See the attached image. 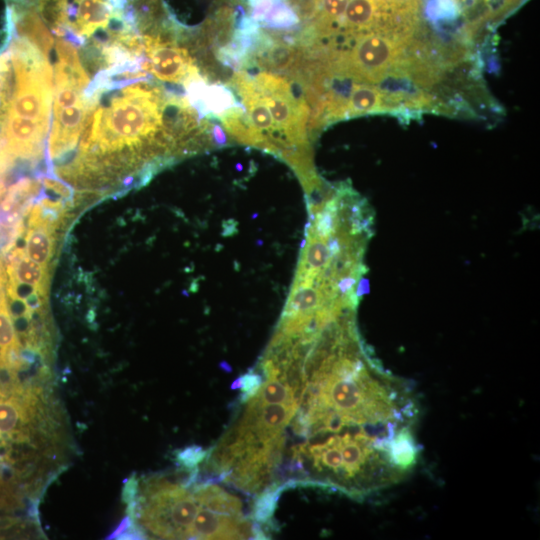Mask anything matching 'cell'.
Wrapping results in <instances>:
<instances>
[{"mask_svg": "<svg viewBox=\"0 0 540 540\" xmlns=\"http://www.w3.org/2000/svg\"><path fill=\"white\" fill-rule=\"evenodd\" d=\"M277 362L294 408L271 453L276 478L360 498L415 467L418 401L370 357L359 333L318 340Z\"/></svg>", "mask_w": 540, "mask_h": 540, "instance_id": "cell-1", "label": "cell"}, {"mask_svg": "<svg viewBox=\"0 0 540 540\" xmlns=\"http://www.w3.org/2000/svg\"><path fill=\"white\" fill-rule=\"evenodd\" d=\"M156 477L145 482L135 510L138 521L151 535L166 539H192V528L198 512L205 505L199 485Z\"/></svg>", "mask_w": 540, "mask_h": 540, "instance_id": "cell-2", "label": "cell"}, {"mask_svg": "<svg viewBox=\"0 0 540 540\" xmlns=\"http://www.w3.org/2000/svg\"><path fill=\"white\" fill-rule=\"evenodd\" d=\"M376 31L363 33L351 51L338 62V70L357 80L375 81L396 60L399 44Z\"/></svg>", "mask_w": 540, "mask_h": 540, "instance_id": "cell-3", "label": "cell"}, {"mask_svg": "<svg viewBox=\"0 0 540 540\" xmlns=\"http://www.w3.org/2000/svg\"><path fill=\"white\" fill-rule=\"evenodd\" d=\"M141 39L143 53L147 57V60H142L141 68L156 78L165 82L185 84L199 74L187 50L159 36L144 35Z\"/></svg>", "mask_w": 540, "mask_h": 540, "instance_id": "cell-4", "label": "cell"}, {"mask_svg": "<svg viewBox=\"0 0 540 540\" xmlns=\"http://www.w3.org/2000/svg\"><path fill=\"white\" fill-rule=\"evenodd\" d=\"M36 397L30 393L23 401L18 397L4 399L0 396V436L11 435L28 420V408L36 403Z\"/></svg>", "mask_w": 540, "mask_h": 540, "instance_id": "cell-5", "label": "cell"}, {"mask_svg": "<svg viewBox=\"0 0 540 540\" xmlns=\"http://www.w3.org/2000/svg\"><path fill=\"white\" fill-rule=\"evenodd\" d=\"M382 94L366 84L354 85L349 99L345 102V116L354 117L382 110Z\"/></svg>", "mask_w": 540, "mask_h": 540, "instance_id": "cell-6", "label": "cell"}, {"mask_svg": "<svg viewBox=\"0 0 540 540\" xmlns=\"http://www.w3.org/2000/svg\"><path fill=\"white\" fill-rule=\"evenodd\" d=\"M26 251L28 257L38 264H47L52 253L50 234L44 229L31 230L27 236Z\"/></svg>", "mask_w": 540, "mask_h": 540, "instance_id": "cell-7", "label": "cell"}, {"mask_svg": "<svg viewBox=\"0 0 540 540\" xmlns=\"http://www.w3.org/2000/svg\"><path fill=\"white\" fill-rule=\"evenodd\" d=\"M15 276L23 284L42 286L44 271L42 265L29 257H22L17 262Z\"/></svg>", "mask_w": 540, "mask_h": 540, "instance_id": "cell-8", "label": "cell"}, {"mask_svg": "<svg viewBox=\"0 0 540 540\" xmlns=\"http://www.w3.org/2000/svg\"><path fill=\"white\" fill-rule=\"evenodd\" d=\"M16 344V333L4 301H0V349L11 350Z\"/></svg>", "mask_w": 540, "mask_h": 540, "instance_id": "cell-9", "label": "cell"}, {"mask_svg": "<svg viewBox=\"0 0 540 540\" xmlns=\"http://www.w3.org/2000/svg\"><path fill=\"white\" fill-rule=\"evenodd\" d=\"M467 9L468 15L476 4L484 3L487 6L489 16L497 17L498 15L509 12L515 5H518L521 0H463Z\"/></svg>", "mask_w": 540, "mask_h": 540, "instance_id": "cell-10", "label": "cell"}, {"mask_svg": "<svg viewBox=\"0 0 540 540\" xmlns=\"http://www.w3.org/2000/svg\"><path fill=\"white\" fill-rule=\"evenodd\" d=\"M207 451L200 447H190L180 452L178 455L179 462L188 469L193 468L206 457Z\"/></svg>", "mask_w": 540, "mask_h": 540, "instance_id": "cell-11", "label": "cell"}]
</instances>
